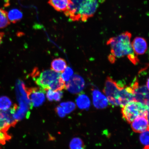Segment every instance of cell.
Returning <instances> with one entry per match:
<instances>
[{
    "mask_svg": "<svg viewBox=\"0 0 149 149\" xmlns=\"http://www.w3.org/2000/svg\"><path fill=\"white\" fill-rule=\"evenodd\" d=\"M78 107L81 109H88L91 105L90 99L86 95L80 94L76 99Z\"/></svg>",
    "mask_w": 149,
    "mask_h": 149,
    "instance_id": "17",
    "label": "cell"
},
{
    "mask_svg": "<svg viewBox=\"0 0 149 149\" xmlns=\"http://www.w3.org/2000/svg\"><path fill=\"white\" fill-rule=\"evenodd\" d=\"M146 86L148 87V88L149 89V79H148L147 80V81L146 82Z\"/></svg>",
    "mask_w": 149,
    "mask_h": 149,
    "instance_id": "30",
    "label": "cell"
},
{
    "mask_svg": "<svg viewBox=\"0 0 149 149\" xmlns=\"http://www.w3.org/2000/svg\"><path fill=\"white\" fill-rule=\"evenodd\" d=\"M15 104L6 111L0 109V131L7 132L11 127H14L18 122L15 120L14 114L17 107Z\"/></svg>",
    "mask_w": 149,
    "mask_h": 149,
    "instance_id": "6",
    "label": "cell"
},
{
    "mask_svg": "<svg viewBox=\"0 0 149 149\" xmlns=\"http://www.w3.org/2000/svg\"><path fill=\"white\" fill-rule=\"evenodd\" d=\"M98 6L97 0H72L64 13L72 21L85 22L94 16Z\"/></svg>",
    "mask_w": 149,
    "mask_h": 149,
    "instance_id": "1",
    "label": "cell"
},
{
    "mask_svg": "<svg viewBox=\"0 0 149 149\" xmlns=\"http://www.w3.org/2000/svg\"><path fill=\"white\" fill-rule=\"evenodd\" d=\"M118 83L119 90L115 97L117 106L122 107L130 102L135 101L134 90L131 86H127L122 82Z\"/></svg>",
    "mask_w": 149,
    "mask_h": 149,
    "instance_id": "5",
    "label": "cell"
},
{
    "mask_svg": "<svg viewBox=\"0 0 149 149\" xmlns=\"http://www.w3.org/2000/svg\"><path fill=\"white\" fill-rule=\"evenodd\" d=\"M64 72L65 74H66V75H68L70 77H71L73 74V71L72 69L70 67H67L65 68Z\"/></svg>",
    "mask_w": 149,
    "mask_h": 149,
    "instance_id": "27",
    "label": "cell"
},
{
    "mask_svg": "<svg viewBox=\"0 0 149 149\" xmlns=\"http://www.w3.org/2000/svg\"><path fill=\"white\" fill-rule=\"evenodd\" d=\"M132 34L128 31L112 37L107 41V44L110 47L111 55L115 58L135 55L131 42Z\"/></svg>",
    "mask_w": 149,
    "mask_h": 149,
    "instance_id": "2",
    "label": "cell"
},
{
    "mask_svg": "<svg viewBox=\"0 0 149 149\" xmlns=\"http://www.w3.org/2000/svg\"><path fill=\"white\" fill-rule=\"evenodd\" d=\"M109 59L111 63H113L115 62L116 58L112 55H111L109 56Z\"/></svg>",
    "mask_w": 149,
    "mask_h": 149,
    "instance_id": "28",
    "label": "cell"
},
{
    "mask_svg": "<svg viewBox=\"0 0 149 149\" xmlns=\"http://www.w3.org/2000/svg\"><path fill=\"white\" fill-rule=\"evenodd\" d=\"M55 111L58 116L61 117H64L66 115L64 109L60 106H58L56 108Z\"/></svg>",
    "mask_w": 149,
    "mask_h": 149,
    "instance_id": "26",
    "label": "cell"
},
{
    "mask_svg": "<svg viewBox=\"0 0 149 149\" xmlns=\"http://www.w3.org/2000/svg\"><path fill=\"white\" fill-rule=\"evenodd\" d=\"M10 24L7 13L4 9L0 8V29L6 27Z\"/></svg>",
    "mask_w": 149,
    "mask_h": 149,
    "instance_id": "20",
    "label": "cell"
},
{
    "mask_svg": "<svg viewBox=\"0 0 149 149\" xmlns=\"http://www.w3.org/2000/svg\"><path fill=\"white\" fill-rule=\"evenodd\" d=\"M7 16L9 22L15 24L22 19L23 14L19 9L14 8L9 11L8 13H7Z\"/></svg>",
    "mask_w": 149,
    "mask_h": 149,
    "instance_id": "18",
    "label": "cell"
},
{
    "mask_svg": "<svg viewBox=\"0 0 149 149\" xmlns=\"http://www.w3.org/2000/svg\"><path fill=\"white\" fill-rule=\"evenodd\" d=\"M11 139V136L7 133V132L0 131V144L4 145L7 141Z\"/></svg>",
    "mask_w": 149,
    "mask_h": 149,
    "instance_id": "25",
    "label": "cell"
},
{
    "mask_svg": "<svg viewBox=\"0 0 149 149\" xmlns=\"http://www.w3.org/2000/svg\"><path fill=\"white\" fill-rule=\"evenodd\" d=\"M119 88L118 83L110 77H108L107 78L103 92L107 96L110 103L113 106H117L115 97Z\"/></svg>",
    "mask_w": 149,
    "mask_h": 149,
    "instance_id": "10",
    "label": "cell"
},
{
    "mask_svg": "<svg viewBox=\"0 0 149 149\" xmlns=\"http://www.w3.org/2000/svg\"><path fill=\"white\" fill-rule=\"evenodd\" d=\"M46 97L50 102L60 101L63 96V92L61 91H54L51 89L47 90Z\"/></svg>",
    "mask_w": 149,
    "mask_h": 149,
    "instance_id": "19",
    "label": "cell"
},
{
    "mask_svg": "<svg viewBox=\"0 0 149 149\" xmlns=\"http://www.w3.org/2000/svg\"><path fill=\"white\" fill-rule=\"evenodd\" d=\"M148 106L137 101L128 102L122 107L123 117L130 124L137 117L143 116L148 118Z\"/></svg>",
    "mask_w": 149,
    "mask_h": 149,
    "instance_id": "3",
    "label": "cell"
},
{
    "mask_svg": "<svg viewBox=\"0 0 149 149\" xmlns=\"http://www.w3.org/2000/svg\"><path fill=\"white\" fill-rule=\"evenodd\" d=\"M4 36V33L3 32H0V45L3 42V39Z\"/></svg>",
    "mask_w": 149,
    "mask_h": 149,
    "instance_id": "29",
    "label": "cell"
},
{
    "mask_svg": "<svg viewBox=\"0 0 149 149\" xmlns=\"http://www.w3.org/2000/svg\"><path fill=\"white\" fill-rule=\"evenodd\" d=\"M12 102L8 97L6 96L0 97V109L6 111L11 108Z\"/></svg>",
    "mask_w": 149,
    "mask_h": 149,
    "instance_id": "22",
    "label": "cell"
},
{
    "mask_svg": "<svg viewBox=\"0 0 149 149\" xmlns=\"http://www.w3.org/2000/svg\"><path fill=\"white\" fill-rule=\"evenodd\" d=\"M132 123V129L136 133H141L149 130L148 118L147 117H137Z\"/></svg>",
    "mask_w": 149,
    "mask_h": 149,
    "instance_id": "13",
    "label": "cell"
},
{
    "mask_svg": "<svg viewBox=\"0 0 149 149\" xmlns=\"http://www.w3.org/2000/svg\"><path fill=\"white\" fill-rule=\"evenodd\" d=\"M92 95L93 103L95 107L97 109H101L107 107V98L98 89H93Z\"/></svg>",
    "mask_w": 149,
    "mask_h": 149,
    "instance_id": "12",
    "label": "cell"
},
{
    "mask_svg": "<svg viewBox=\"0 0 149 149\" xmlns=\"http://www.w3.org/2000/svg\"><path fill=\"white\" fill-rule=\"evenodd\" d=\"M61 74L51 70H44L40 73L37 68L33 70L31 75L37 85L45 91L49 89V86L61 77Z\"/></svg>",
    "mask_w": 149,
    "mask_h": 149,
    "instance_id": "4",
    "label": "cell"
},
{
    "mask_svg": "<svg viewBox=\"0 0 149 149\" xmlns=\"http://www.w3.org/2000/svg\"><path fill=\"white\" fill-rule=\"evenodd\" d=\"M130 86L134 90L135 101L148 106L149 89L146 86H139L138 80L136 77L134 79Z\"/></svg>",
    "mask_w": 149,
    "mask_h": 149,
    "instance_id": "7",
    "label": "cell"
},
{
    "mask_svg": "<svg viewBox=\"0 0 149 149\" xmlns=\"http://www.w3.org/2000/svg\"><path fill=\"white\" fill-rule=\"evenodd\" d=\"M16 92L20 105L29 107L31 109L33 106L28 98L26 87L25 84L20 80H18L16 84Z\"/></svg>",
    "mask_w": 149,
    "mask_h": 149,
    "instance_id": "11",
    "label": "cell"
},
{
    "mask_svg": "<svg viewBox=\"0 0 149 149\" xmlns=\"http://www.w3.org/2000/svg\"><path fill=\"white\" fill-rule=\"evenodd\" d=\"M60 106L63 107L66 114L71 112L76 107L75 104L72 102H62L60 104Z\"/></svg>",
    "mask_w": 149,
    "mask_h": 149,
    "instance_id": "23",
    "label": "cell"
},
{
    "mask_svg": "<svg viewBox=\"0 0 149 149\" xmlns=\"http://www.w3.org/2000/svg\"><path fill=\"white\" fill-rule=\"evenodd\" d=\"M84 80L81 76L74 74L65 83V88L72 94H78L84 88Z\"/></svg>",
    "mask_w": 149,
    "mask_h": 149,
    "instance_id": "8",
    "label": "cell"
},
{
    "mask_svg": "<svg viewBox=\"0 0 149 149\" xmlns=\"http://www.w3.org/2000/svg\"><path fill=\"white\" fill-rule=\"evenodd\" d=\"M67 67V63L64 59L56 58L52 61L51 64L52 70L54 71L62 73Z\"/></svg>",
    "mask_w": 149,
    "mask_h": 149,
    "instance_id": "16",
    "label": "cell"
},
{
    "mask_svg": "<svg viewBox=\"0 0 149 149\" xmlns=\"http://www.w3.org/2000/svg\"><path fill=\"white\" fill-rule=\"evenodd\" d=\"M72 0H49L48 3L58 12H64L68 8Z\"/></svg>",
    "mask_w": 149,
    "mask_h": 149,
    "instance_id": "15",
    "label": "cell"
},
{
    "mask_svg": "<svg viewBox=\"0 0 149 149\" xmlns=\"http://www.w3.org/2000/svg\"><path fill=\"white\" fill-rule=\"evenodd\" d=\"M70 149H85V145L82 140L78 137L74 138L70 144Z\"/></svg>",
    "mask_w": 149,
    "mask_h": 149,
    "instance_id": "21",
    "label": "cell"
},
{
    "mask_svg": "<svg viewBox=\"0 0 149 149\" xmlns=\"http://www.w3.org/2000/svg\"><path fill=\"white\" fill-rule=\"evenodd\" d=\"M139 139L141 144L145 146H149V130L141 133Z\"/></svg>",
    "mask_w": 149,
    "mask_h": 149,
    "instance_id": "24",
    "label": "cell"
},
{
    "mask_svg": "<svg viewBox=\"0 0 149 149\" xmlns=\"http://www.w3.org/2000/svg\"><path fill=\"white\" fill-rule=\"evenodd\" d=\"M132 45L134 53L137 56L144 54L148 49L146 41L142 37H136L132 42Z\"/></svg>",
    "mask_w": 149,
    "mask_h": 149,
    "instance_id": "14",
    "label": "cell"
},
{
    "mask_svg": "<svg viewBox=\"0 0 149 149\" xmlns=\"http://www.w3.org/2000/svg\"><path fill=\"white\" fill-rule=\"evenodd\" d=\"M26 92L28 98L30 101L33 107H38L45 100V94L46 91L40 88L26 87Z\"/></svg>",
    "mask_w": 149,
    "mask_h": 149,
    "instance_id": "9",
    "label": "cell"
}]
</instances>
